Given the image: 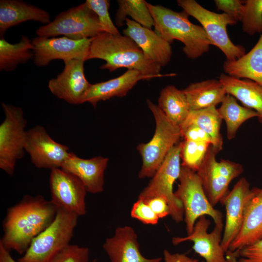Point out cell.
I'll use <instances>...</instances> for the list:
<instances>
[{"label":"cell","mask_w":262,"mask_h":262,"mask_svg":"<svg viewBox=\"0 0 262 262\" xmlns=\"http://www.w3.org/2000/svg\"><path fill=\"white\" fill-rule=\"evenodd\" d=\"M241 22L245 33L262 34V0H245Z\"/></svg>","instance_id":"cell-33"},{"label":"cell","mask_w":262,"mask_h":262,"mask_svg":"<svg viewBox=\"0 0 262 262\" xmlns=\"http://www.w3.org/2000/svg\"><path fill=\"white\" fill-rule=\"evenodd\" d=\"M99 59L106 63L100 69L112 72L127 68L140 71L147 76L157 77L174 76L175 74H161L162 67L147 59L137 45L130 37L103 32L93 38L87 60Z\"/></svg>","instance_id":"cell-2"},{"label":"cell","mask_w":262,"mask_h":262,"mask_svg":"<svg viewBox=\"0 0 262 262\" xmlns=\"http://www.w3.org/2000/svg\"><path fill=\"white\" fill-rule=\"evenodd\" d=\"M181 143L179 142L168 152L147 185L138 196V199L147 201L155 197H162L168 202L170 215L175 222L184 220V211L181 202L173 192V185L179 179L180 164Z\"/></svg>","instance_id":"cell-7"},{"label":"cell","mask_w":262,"mask_h":262,"mask_svg":"<svg viewBox=\"0 0 262 262\" xmlns=\"http://www.w3.org/2000/svg\"><path fill=\"white\" fill-rule=\"evenodd\" d=\"M58 210L41 195H25L7 209L0 243L9 251L24 254L33 239L52 222Z\"/></svg>","instance_id":"cell-1"},{"label":"cell","mask_w":262,"mask_h":262,"mask_svg":"<svg viewBox=\"0 0 262 262\" xmlns=\"http://www.w3.org/2000/svg\"><path fill=\"white\" fill-rule=\"evenodd\" d=\"M97 262V260H94L92 262Z\"/></svg>","instance_id":"cell-44"},{"label":"cell","mask_w":262,"mask_h":262,"mask_svg":"<svg viewBox=\"0 0 262 262\" xmlns=\"http://www.w3.org/2000/svg\"><path fill=\"white\" fill-rule=\"evenodd\" d=\"M0 262H18L15 261L1 244L0 243Z\"/></svg>","instance_id":"cell-42"},{"label":"cell","mask_w":262,"mask_h":262,"mask_svg":"<svg viewBox=\"0 0 262 262\" xmlns=\"http://www.w3.org/2000/svg\"><path fill=\"white\" fill-rule=\"evenodd\" d=\"M89 258L88 248L69 244L49 262H89Z\"/></svg>","instance_id":"cell-35"},{"label":"cell","mask_w":262,"mask_h":262,"mask_svg":"<svg viewBox=\"0 0 262 262\" xmlns=\"http://www.w3.org/2000/svg\"><path fill=\"white\" fill-rule=\"evenodd\" d=\"M225 256L228 262H239L235 252L228 250L226 252Z\"/></svg>","instance_id":"cell-43"},{"label":"cell","mask_w":262,"mask_h":262,"mask_svg":"<svg viewBox=\"0 0 262 262\" xmlns=\"http://www.w3.org/2000/svg\"><path fill=\"white\" fill-rule=\"evenodd\" d=\"M154 21V31L170 44L177 40L183 43L182 50L195 59L208 52L213 44L201 26L192 23L183 10L178 12L147 2Z\"/></svg>","instance_id":"cell-3"},{"label":"cell","mask_w":262,"mask_h":262,"mask_svg":"<svg viewBox=\"0 0 262 262\" xmlns=\"http://www.w3.org/2000/svg\"><path fill=\"white\" fill-rule=\"evenodd\" d=\"M232 96L227 94L217 109L222 120L226 123L228 140L234 139L240 127L247 120L257 117V113L249 108L240 105Z\"/></svg>","instance_id":"cell-30"},{"label":"cell","mask_w":262,"mask_h":262,"mask_svg":"<svg viewBox=\"0 0 262 262\" xmlns=\"http://www.w3.org/2000/svg\"><path fill=\"white\" fill-rule=\"evenodd\" d=\"M179 180L174 195L183 206L187 235L192 233L196 221L202 216H209L215 226L224 228L223 214L209 202L196 172L181 166Z\"/></svg>","instance_id":"cell-6"},{"label":"cell","mask_w":262,"mask_h":262,"mask_svg":"<svg viewBox=\"0 0 262 262\" xmlns=\"http://www.w3.org/2000/svg\"><path fill=\"white\" fill-rule=\"evenodd\" d=\"M118 8L115 15V24L122 26L128 16L145 27L151 29L154 21L147 5L144 0H118Z\"/></svg>","instance_id":"cell-31"},{"label":"cell","mask_w":262,"mask_h":262,"mask_svg":"<svg viewBox=\"0 0 262 262\" xmlns=\"http://www.w3.org/2000/svg\"><path fill=\"white\" fill-rule=\"evenodd\" d=\"M220 151L212 145L196 172L207 198L213 206L220 202L229 192L231 181L244 171L243 166L229 160L217 161Z\"/></svg>","instance_id":"cell-11"},{"label":"cell","mask_w":262,"mask_h":262,"mask_svg":"<svg viewBox=\"0 0 262 262\" xmlns=\"http://www.w3.org/2000/svg\"><path fill=\"white\" fill-rule=\"evenodd\" d=\"M97 15L85 2L59 14L52 21L36 31L37 36L59 35L73 40L93 38L103 33Z\"/></svg>","instance_id":"cell-8"},{"label":"cell","mask_w":262,"mask_h":262,"mask_svg":"<svg viewBox=\"0 0 262 262\" xmlns=\"http://www.w3.org/2000/svg\"><path fill=\"white\" fill-rule=\"evenodd\" d=\"M235 252L239 262H262V238Z\"/></svg>","instance_id":"cell-38"},{"label":"cell","mask_w":262,"mask_h":262,"mask_svg":"<svg viewBox=\"0 0 262 262\" xmlns=\"http://www.w3.org/2000/svg\"><path fill=\"white\" fill-rule=\"evenodd\" d=\"M180 143L181 166L196 172L202 164L211 144L186 140L180 142Z\"/></svg>","instance_id":"cell-32"},{"label":"cell","mask_w":262,"mask_h":262,"mask_svg":"<svg viewBox=\"0 0 262 262\" xmlns=\"http://www.w3.org/2000/svg\"><path fill=\"white\" fill-rule=\"evenodd\" d=\"M108 162L107 157L97 156L85 159L70 152L61 168L78 178L87 192L98 194L104 190V172Z\"/></svg>","instance_id":"cell-20"},{"label":"cell","mask_w":262,"mask_h":262,"mask_svg":"<svg viewBox=\"0 0 262 262\" xmlns=\"http://www.w3.org/2000/svg\"><path fill=\"white\" fill-rule=\"evenodd\" d=\"M131 216L146 225H155L159 220L147 202L139 199L134 203L131 211Z\"/></svg>","instance_id":"cell-36"},{"label":"cell","mask_w":262,"mask_h":262,"mask_svg":"<svg viewBox=\"0 0 262 262\" xmlns=\"http://www.w3.org/2000/svg\"><path fill=\"white\" fill-rule=\"evenodd\" d=\"M164 262H198V260L182 253H172L166 249L164 250Z\"/></svg>","instance_id":"cell-41"},{"label":"cell","mask_w":262,"mask_h":262,"mask_svg":"<svg viewBox=\"0 0 262 262\" xmlns=\"http://www.w3.org/2000/svg\"><path fill=\"white\" fill-rule=\"evenodd\" d=\"M33 57L32 41L25 35L15 44L0 39V70L11 72L19 64L26 63Z\"/></svg>","instance_id":"cell-29"},{"label":"cell","mask_w":262,"mask_h":262,"mask_svg":"<svg viewBox=\"0 0 262 262\" xmlns=\"http://www.w3.org/2000/svg\"><path fill=\"white\" fill-rule=\"evenodd\" d=\"M177 3L189 16L201 24L213 45L222 51L227 61H235L246 53L243 46L234 44L229 36L227 26L237 23L231 16L224 13L218 14L211 11L195 0H178Z\"/></svg>","instance_id":"cell-9"},{"label":"cell","mask_w":262,"mask_h":262,"mask_svg":"<svg viewBox=\"0 0 262 262\" xmlns=\"http://www.w3.org/2000/svg\"><path fill=\"white\" fill-rule=\"evenodd\" d=\"M79 216L58 209L52 222L35 237L18 262H49L69 245Z\"/></svg>","instance_id":"cell-5"},{"label":"cell","mask_w":262,"mask_h":262,"mask_svg":"<svg viewBox=\"0 0 262 262\" xmlns=\"http://www.w3.org/2000/svg\"><path fill=\"white\" fill-rule=\"evenodd\" d=\"M182 91L190 111L216 106L222 103L227 95L219 80L214 79L191 83Z\"/></svg>","instance_id":"cell-25"},{"label":"cell","mask_w":262,"mask_h":262,"mask_svg":"<svg viewBox=\"0 0 262 262\" xmlns=\"http://www.w3.org/2000/svg\"><path fill=\"white\" fill-rule=\"evenodd\" d=\"M214 2L218 10L222 11L224 13L229 16L237 22L241 21L245 0H214Z\"/></svg>","instance_id":"cell-37"},{"label":"cell","mask_w":262,"mask_h":262,"mask_svg":"<svg viewBox=\"0 0 262 262\" xmlns=\"http://www.w3.org/2000/svg\"><path fill=\"white\" fill-rule=\"evenodd\" d=\"M180 129L181 137H183L184 140L196 142L209 143L212 145L213 144L211 137L196 126L190 125Z\"/></svg>","instance_id":"cell-39"},{"label":"cell","mask_w":262,"mask_h":262,"mask_svg":"<svg viewBox=\"0 0 262 262\" xmlns=\"http://www.w3.org/2000/svg\"><path fill=\"white\" fill-rule=\"evenodd\" d=\"M25 150L36 167L50 170L61 168L70 153L67 146L54 141L41 125L27 131Z\"/></svg>","instance_id":"cell-14"},{"label":"cell","mask_w":262,"mask_h":262,"mask_svg":"<svg viewBox=\"0 0 262 262\" xmlns=\"http://www.w3.org/2000/svg\"><path fill=\"white\" fill-rule=\"evenodd\" d=\"M92 40H73L65 36L34 37L32 40L33 62L37 66H44L55 60L64 62L73 59L87 61Z\"/></svg>","instance_id":"cell-13"},{"label":"cell","mask_w":262,"mask_h":262,"mask_svg":"<svg viewBox=\"0 0 262 262\" xmlns=\"http://www.w3.org/2000/svg\"><path fill=\"white\" fill-rule=\"evenodd\" d=\"M147 103L155 118L156 127L151 140L137 147L142 162L138 173L140 179L152 178L168 152L181 137L180 127L172 123L157 105L148 99Z\"/></svg>","instance_id":"cell-4"},{"label":"cell","mask_w":262,"mask_h":262,"mask_svg":"<svg viewBox=\"0 0 262 262\" xmlns=\"http://www.w3.org/2000/svg\"><path fill=\"white\" fill-rule=\"evenodd\" d=\"M223 69L227 75L252 80L262 85V34L248 52L235 61L226 60Z\"/></svg>","instance_id":"cell-26"},{"label":"cell","mask_w":262,"mask_h":262,"mask_svg":"<svg viewBox=\"0 0 262 262\" xmlns=\"http://www.w3.org/2000/svg\"><path fill=\"white\" fill-rule=\"evenodd\" d=\"M222 119L216 106L190 111L188 116L180 126L182 129L195 125L202 129L212 138V146L219 151L223 147V137L220 132Z\"/></svg>","instance_id":"cell-28"},{"label":"cell","mask_w":262,"mask_h":262,"mask_svg":"<svg viewBox=\"0 0 262 262\" xmlns=\"http://www.w3.org/2000/svg\"><path fill=\"white\" fill-rule=\"evenodd\" d=\"M103 248L111 262H161L162 258L148 259L140 250L137 235L131 226L119 227L108 238Z\"/></svg>","instance_id":"cell-19"},{"label":"cell","mask_w":262,"mask_h":262,"mask_svg":"<svg viewBox=\"0 0 262 262\" xmlns=\"http://www.w3.org/2000/svg\"><path fill=\"white\" fill-rule=\"evenodd\" d=\"M218 80L227 94L239 100L244 106L255 111L262 124V85L252 80L239 79L222 73Z\"/></svg>","instance_id":"cell-24"},{"label":"cell","mask_w":262,"mask_h":262,"mask_svg":"<svg viewBox=\"0 0 262 262\" xmlns=\"http://www.w3.org/2000/svg\"><path fill=\"white\" fill-rule=\"evenodd\" d=\"M126 24L127 27L123 31V34L131 39L147 59L161 67L170 62L172 54L170 43L151 29L129 18L126 19Z\"/></svg>","instance_id":"cell-18"},{"label":"cell","mask_w":262,"mask_h":262,"mask_svg":"<svg viewBox=\"0 0 262 262\" xmlns=\"http://www.w3.org/2000/svg\"><path fill=\"white\" fill-rule=\"evenodd\" d=\"M50 201L57 208L78 216L86 214V189L81 180L73 174L60 168L50 170Z\"/></svg>","instance_id":"cell-12"},{"label":"cell","mask_w":262,"mask_h":262,"mask_svg":"<svg viewBox=\"0 0 262 262\" xmlns=\"http://www.w3.org/2000/svg\"><path fill=\"white\" fill-rule=\"evenodd\" d=\"M251 194L249 182L245 178H241L220 202L225 206L226 212L221 241L225 252L241 228L246 205Z\"/></svg>","instance_id":"cell-17"},{"label":"cell","mask_w":262,"mask_h":262,"mask_svg":"<svg viewBox=\"0 0 262 262\" xmlns=\"http://www.w3.org/2000/svg\"><path fill=\"white\" fill-rule=\"evenodd\" d=\"M49 14L45 10L19 0L0 1V37L10 28L29 20L47 24L50 21Z\"/></svg>","instance_id":"cell-23"},{"label":"cell","mask_w":262,"mask_h":262,"mask_svg":"<svg viewBox=\"0 0 262 262\" xmlns=\"http://www.w3.org/2000/svg\"><path fill=\"white\" fill-rule=\"evenodd\" d=\"M145 201L159 219L170 215V208L167 201L164 198L155 197Z\"/></svg>","instance_id":"cell-40"},{"label":"cell","mask_w":262,"mask_h":262,"mask_svg":"<svg viewBox=\"0 0 262 262\" xmlns=\"http://www.w3.org/2000/svg\"><path fill=\"white\" fill-rule=\"evenodd\" d=\"M157 77L145 75L136 70L128 69L115 78L91 84L84 97L83 103L89 102L96 108L99 101L126 96L139 81Z\"/></svg>","instance_id":"cell-21"},{"label":"cell","mask_w":262,"mask_h":262,"mask_svg":"<svg viewBox=\"0 0 262 262\" xmlns=\"http://www.w3.org/2000/svg\"><path fill=\"white\" fill-rule=\"evenodd\" d=\"M245 209L241 228L229 250L236 251L262 238V188L254 187Z\"/></svg>","instance_id":"cell-22"},{"label":"cell","mask_w":262,"mask_h":262,"mask_svg":"<svg viewBox=\"0 0 262 262\" xmlns=\"http://www.w3.org/2000/svg\"><path fill=\"white\" fill-rule=\"evenodd\" d=\"M160 110L174 124L180 127L188 116L190 109L182 90L173 85L164 87L158 99Z\"/></svg>","instance_id":"cell-27"},{"label":"cell","mask_w":262,"mask_h":262,"mask_svg":"<svg viewBox=\"0 0 262 262\" xmlns=\"http://www.w3.org/2000/svg\"><path fill=\"white\" fill-rule=\"evenodd\" d=\"M5 115L0 125V168L9 176L24 155L27 121L21 108L1 103Z\"/></svg>","instance_id":"cell-10"},{"label":"cell","mask_w":262,"mask_h":262,"mask_svg":"<svg viewBox=\"0 0 262 262\" xmlns=\"http://www.w3.org/2000/svg\"><path fill=\"white\" fill-rule=\"evenodd\" d=\"M84 62L79 59L65 62L63 70L49 82L50 92L69 104L83 103L84 97L91 84L85 76Z\"/></svg>","instance_id":"cell-15"},{"label":"cell","mask_w":262,"mask_h":262,"mask_svg":"<svg viewBox=\"0 0 262 262\" xmlns=\"http://www.w3.org/2000/svg\"><path fill=\"white\" fill-rule=\"evenodd\" d=\"M211 221L206 216L199 217L196 221L191 233L184 237H174V245L186 241L193 243V249L205 262H228L226 252L221 246L223 228L215 226L208 232Z\"/></svg>","instance_id":"cell-16"},{"label":"cell","mask_w":262,"mask_h":262,"mask_svg":"<svg viewBox=\"0 0 262 262\" xmlns=\"http://www.w3.org/2000/svg\"><path fill=\"white\" fill-rule=\"evenodd\" d=\"M85 2L97 15L104 32L113 34H120L109 15L110 0H86Z\"/></svg>","instance_id":"cell-34"}]
</instances>
